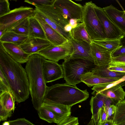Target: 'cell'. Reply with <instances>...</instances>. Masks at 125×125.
<instances>
[{
  "mask_svg": "<svg viewBox=\"0 0 125 125\" xmlns=\"http://www.w3.org/2000/svg\"><path fill=\"white\" fill-rule=\"evenodd\" d=\"M42 106H45L51 110L62 120L71 115V108L66 106L43 103Z\"/></svg>",
  "mask_w": 125,
  "mask_h": 125,
  "instance_id": "obj_25",
  "label": "cell"
},
{
  "mask_svg": "<svg viewBox=\"0 0 125 125\" xmlns=\"http://www.w3.org/2000/svg\"><path fill=\"white\" fill-rule=\"evenodd\" d=\"M10 4L7 0H0V17L9 12L10 10Z\"/></svg>",
  "mask_w": 125,
  "mask_h": 125,
  "instance_id": "obj_37",
  "label": "cell"
},
{
  "mask_svg": "<svg viewBox=\"0 0 125 125\" xmlns=\"http://www.w3.org/2000/svg\"><path fill=\"white\" fill-rule=\"evenodd\" d=\"M28 38L27 36L21 35L12 31H6L0 37V42L10 43L20 45Z\"/></svg>",
  "mask_w": 125,
  "mask_h": 125,
  "instance_id": "obj_24",
  "label": "cell"
},
{
  "mask_svg": "<svg viewBox=\"0 0 125 125\" xmlns=\"http://www.w3.org/2000/svg\"><path fill=\"white\" fill-rule=\"evenodd\" d=\"M90 44L94 64L98 66L109 65L112 61V52L106 48L92 42Z\"/></svg>",
  "mask_w": 125,
  "mask_h": 125,
  "instance_id": "obj_13",
  "label": "cell"
},
{
  "mask_svg": "<svg viewBox=\"0 0 125 125\" xmlns=\"http://www.w3.org/2000/svg\"><path fill=\"white\" fill-rule=\"evenodd\" d=\"M1 42L6 52L16 62L21 64L27 63L28 61L31 54L25 52L19 45L10 43Z\"/></svg>",
  "mask_w": 125,
  "mask_h": 125,
  "instance_id": "obj_16",
  "label": "cell"
},
{
  "mask_svg": "<svg viewBox=\"0 0 125 125\" xmlns=\"http://www.w3.org/2000/svg\"><path fill=\"white\" fill-rule=\"evenodd\" d=\"M2 125H10V124L9 121H5L3 123Z\"/></svg>",
  "mask_w": 125,
  "mask_h": 125,
  "instance_id": "obj_48",
  "label": "cell"
},
{
  "mask_svg": "<svg viewBox=\"0 0 125 125\" xmlns=\"http://www.w3.org/2000/svg\"><path fill=\"white\" fill-rule=\"evenodd\" d=\"M36 11L42 18L50 26L68 40H69L71 37L70 32H65L63 28L52 21L45 15L41 12Z\"/></svg>",
  "mask_w": 125,
  "mask_h": 125,
  "instance_id": "obj_31",
  "label": "cell"
},
{
  "mask_svg": "<svg viewBox=\"0 0 125 125\" xmlns=\"http://www.w3.org/2000/svg\"><path fill=\"white\" fill-rule=\"evenodd\" d=\"M114 125H125V122L118 124Z\"/></svg>",
  "mask_w": 125,
  "mask_h": 125,
  "instance_id": "obj_49",
  "label": "cell"
},
{
  "mask_svg": "<svg viewBox=\"0 0 125 125\" xmlns=\"http://www.w3.org/2000/svg\"><path fill=\"white\" fill-rule=\"evenodd\" d=\"M120 79L100 77L93 74L91 72L87 73L81 76L82 82L89 87L112 83Z\"/></svg>",
  "mask_w": 125,
  "mask_h": 125,
  "instance_id": "obj_20",
  "label": "cell"
},
{
  "mask_svg": "<svg viewBox=\"0 0 125 125\" xmlns=\"http://www.w3.org/2000/svg\"><path fill=\"white\" fill-rule=\"evenodd\" d=\"M124 82L123 83H122L123 82L121 83L109 88L101 91L98 93L92 94L94 95L95 94L99 93L111 99L116 105L119 102L124 100L125 92L122 87V85H123Z\"/></svg>",
  "mask_w": 125,
  "mask_h": 125,
  "instance_id": "obj_19",
  "label": "cell"
},
{
  "mask_svg": "<svg viewBox=\"0 0 125 125\" xmlns=\"http://www.w3.org/2000/svg\"><path fill=\"white\" fill-rule=\"evenodd\" d=\"M10 125H35L25 118L9 121Z\"/></svg>",
  "mask_w": 125,
  "mask_h": 125,
  "instance_id": "obj_38",
  "label": "cell"
},
{
  "mask_svg": "<svg viewBox=\"0 0 125 125\" xmlns=\"http://www.w3.org/2000/svg\"><path fill=\"white\" fill-rule=\"evenodd\" d=\"M6 91L11 93L8 80L2 71L0 69V94Z\"/></svg>",
  "mask_w": 125,
  "mask_h": 125,
  "instance_id": "obj_33",
  "label": "cell"
},
{
  "mask_svg": "<svg viewBox=\"0 0 125 125\" xmlns=\"http://www.w3.org/2000/svg\"><path fill=\"white\" fill-rule=\"evenodd\" d=\"M73 52L71 42L68 41L61 45L56 46L52 44L40 51L38 53L46 59L58 62L60 60H64L69 57Z\"/></svg>",
  "mask_w": 125,
  "mask_h": 125,
  "instance_id": "obj_7",
  "label": "cell"
},
{
  "mask_svg": "<svg viewBox=\"0 0 125 125\" xmlns=\"http://www.w3.org/2000/svg\"><path fill=\"white\" fill-rule=\"evenodd\" d=\"M92 96L90 101L91 111L95 125H99L100 109L104 104L107 98L99 93H96Z\"/></svg>",
  "mask_w": 125,
  "mask_h": 125,
  "instance_id": "obj_18",
  "label": "cell"
},
{
  "mask_svg": "<svg viewBox=\"0 0 125 125\" xmlns=\"http://www.w3.org/2000/svg\"><path fill=\"white\" fill-rule=\"evenodd\" d=\"M55 0H25L24 2L35 7L43 5H53Z\"/></svg>",
  "mask_w": 125,
  "mask_h": 125,
  "instance_id": "obj_34",
  "label": "cell"
},
{
  "mask_svg": "<svg viewBox=\"0 0 125 125\" xmlns=\"http://www.w3.org/2000/svg\"><path fill=\"white\" fill-rule=\"evenodd\" d=\"M61 65L66 83L74 86L82 82L83 74L91 72L96 66L94 62L90 61L69 57L64 60Z\"/></svg>",
  "mask_w": 125,
  "mask_h": 125,
  "instance_id": "obj_4",
  "label": "cell"
},
{
  "mask_svg": "<svg viewBox=\"0 0 125 125\" xmlns=\"http://www.w3.org/2000/svg\"><path fill=\"white\" fill-rule=\"evenodd\" d=\"M36 12L32 8L21 6L0 17V30L6 31L13 24L22 19L34 16Z\"/></svg>",
  "mask_w": 125,
  "mask_h": 125,
  "instance_id": "obj_6",
  "label": "cell"
},
{
  "mask_svg": "<svg viewBox=\"0 0 125 125\" xmlns=\"http://www.w3.org/2000/svg\"><path fill=\"white\" fill-rule=\"evenodd\" d=\"M96 4L91 1L84 5L82 22L91 40H106L104 32L95 10Z\"/></svg>",
  "mask_w": 125,
  "mask_h": 125,
  "instance_id": "obj_5",
  "label": "cell"
},
{
  "mask_svg": "<svg viewBox=\"0 0 125 125\" xmlns=\"http://www.w3.org/2000/svg\"><path fill=\"white\" fill-rule=\"evenodd\" d=\"M42 72L46 83L63 77L62 65L58 62L45 59L42 64Z\"/></svg>",
  "mask_w": 125,
  "mask_h": 125,
  "instance_id": "obj_11",
  "label": "cell"
},
{
  "mask_svg": "<svg viewBox=\"0 0 125 125\" xmlns=\"http://www.w3.org/2000/svg\"><path fill=\"white\" fill-rule=\"evenodd\" d=\"M121 47L111 54L112 57H115L125 54V34L122 36L120 39Z\"/></svg>",
  "mask_w": 125,
  "mask_h": 125,
  "instance_id": "obj_36",
  "label": "cell"
},
{
  "mask_svg": "<svg viewBox=\"0 0 125 125\" xmlns=\"http://www.w3.org/2000/svg\"><path fill=\"white\" fill-rule=\"evenodd\" d=\"M115 24L125 34V14L124 11L118 10L112 4L103 8Z\"/></svg>",
  "mask_w": 125,
  "mask_h": 125,
  "instance_id": "obj_17",
  "label": "cell"
},
{
  "mask_svg": "<svg viewBox=\"0 0 125 125\" xmlns=\"http://www.w3.org/2000/svg\"><path fill=\"white\" fill-rule=\"evenodd\" d=\"M116 107L115 105L112 104L110 106L107 112L108 120L111 119V118L112 116L113 119V115L116 111Z\"/></svg>",
  "mask_w": 125,
  "mask_h": 125,
  "instance_id": "obj_43",
  "label": "cell"
},
{
  "mask_svg": "<svg viewBox=\"0 0 125 125\" xmlns=\"http://www.w3.org/2000/svg\"><path fill=\"white\" fill-rule=\"evenodd\" d=\"M69 41L71 42L73 48V52L70 58L81 59L94 63L90 44L85 41L74 40L71 36Z\"/></svg>",
  "mask_w": 125,
  "mask_h": 125,
  "instance_id": "obj_10",
  "label": "cell"
},
{
  "mask_svg": "<svg viewBox=\"0 0 125 125\" xmlns=\"http://www.w3.org/2000/svg\"><path fill=\"white\" fill-rule=\"evenodd\" d=\"M108 69L111 71L125 73V65L110 64Z\"/></svg>",
  "mask_w": 125,
  "mask_h": 125,
  "instance_id": "obj_40",
  "label": "cell"
},
{
  "mask_svg": "<svg viewBox=\"0 0 125 125\" xmlns=\"http://www.w3.org/2000/svg\"><path fill=\"white\" fill-rule=\"evenodd\" d=\"M0 69L8 80L15 101L19 103L28 99L30 90L25 69L10 57L0 42Z\"/></svg>",
  "mask_w": 125,
  "mask_h": 125,
  "instance_id": "obj_1",
  "label": "cell"
},
{
  "mask_svg": "<svg viewBox=\"0 0 125 125\" xmlns=\"http://www.w3.org/2000/svg\"><path fill=\"white\" fill-rule=\"evenodd\" d=\"M125 81V76L119 80L114 82L94 86L92 88V89L94 91L92 94L98 93L101 91L109 88Z\"/></svg>",
  "mask_w": 125,
  "mask_h": 125,
  "instance_id": "obj_32",
  "label": "cell"
},
{
  "mask_svg": "<svg viewBox=\"0 0 125 125\" xmlns=\"http://www.w3.org/2000/svg\"><path fill=\"white\" fill-rule=\"evenodd\" d=\"M57 124V125H78V118L70 115Z\"/></svg>",
  "mask_w": 125,
  "mask_h": 125,
  "instance_id": "obj_35",
  "label": "cell"
},
{
  "mask_svg": "<svg viewBox=\"0 0 125 125\" xmlns=\"http://www.w3.org/2000/svg\"><path fill=\"white\" fill-rule=\"evenodd\" d=\"M29 38L47 39L42 27L34 16L29 18Z\"/></svg>",
  "mask_w": 125,
  "mask_h": 125,
  "instance_id": "obj_22",
  "label": "cell"
},
{
  "mask_svg": "<svg viewBox=\"0 0 125 125\" xmlns=\"http://www.w3.org/2000/svg\"><path fill=\"white\" fill-rule=\"evenodd\" d=\"M108 66H96L91 72L93 75L105 78L121 79L125 76V73L110 71Z\"/></svg>",
  "mask_w": 125,
  "mask_h": 125,
  "instance_id": "obj_21",
  "label": "cell"
},
{
  "mask_svg": "<svg viewBox=\"0 0 125 125\" xmlns=\"http://www.w3.org/2000/svg\"><path fill=\"white\" fill-rule=\"evenodd\" d=\"M124 12H125V10H124Z\"/></svg>",
  "mask_w": 125,
  "mask_h": 125,
  "instance_id": "obj_50",
  "label": "cell"
},
{
  "mask_svg": "<svg viewBox=\"0 0 125 125\" xmlns=\"http://www.w3.org/2000/svg\"><path fill=\"white\" fill-rule=\"evenodd\" d=\"M34 16L42 27L47 40L52 45L56 46L60 45L69 41L49 25L36 12Z\"/></svg>",
  "mask_w": 125,
  "mask_h": 125,
  "instance_id": "obj_14",
  "label": "cell"
},
{
  "mask_svg": "<svg viewBox=\"0 0 125 125\" xmlns=\"http://www.w3.org/2000/svg\"><path fill=\"white\" fill-rule=\"evenodd\" d=\"M121 37L114 39L92 40V41L106 48L112 53L121 47L120 42Z\"/></svg>",
  "mask_w": 125,
  "mask_h": 125,
  "instance_id": "obj_29",
  "label": "cell"
},
{
  "mask_svg": "<svg viewBox=\"0 0 125 125\" xmlns=\"http://www.w3.org/2000/svg\"><path fill=\"white\" fill-rule=\"evenodd\" d=\"M15 101L11 92L6 91L0 94V105L6 109L14 112Z\"/></svg>",
  "mask_w": 125,
  "mask_h": 125,
  "instance_id": "obj_28",
  "label": "cell"
},
{
  "mask_svg": "<svg viewBox=\"0 0 125 125\" xmlns=\"http://www.w3.org/2000/svg\"><path fill=\"white\" fill-rule=\"evenodd\" d=\"M70 33L72 37L76 40L85 41L90 44L92 42L82 22L79 23L75 28L73 29Z\"/></svg>",
  "mask_w": 125,
  "mask_h": 125,
  "instance_id": "obj_23",
  "label": "cell"
},
{
  "mask_svg": "<svg viewBox=\"0 0 125 125\" xmlns=\"http://www.w3.org/2000/svg\"><path fill=\"white\" fill-rule=\"evenodd\" d=\"M95 10L104 30L106 40L118 39L124 34L107 16L103 8L96 5Z\"/></svg>",
  "mask_w": 125,
  "mask_h": 125,
  "instance_id": "obj_9",
  "label": "cell"
},
{
  "mask_svg": "<svg viewBox=\"0 0 125 125\" xmlns=\"http://www.w3.org/2000/svg\"><path fill=\"white\" fill-rule=\"evenodd\" d=\"M38 111L40 118L49 123L57 124L62 120L52 111L45 106H42Z\"/></svg>",
  "mask_w": 125,
  "mask_h": 125,
  "instance_id": "obj_27",
  "label": "cell"
},
{
  "mask_svg": "<svg viewBox=\"0 0 125 125\" xmlns=\"http://www.w3.org/2000/svg\"><path fill=\"white\" fill-rule=\"evenodd\" d=\"M86 125H95L93 120L92 119Z\"/></svg>",
  "mask_w": 125,
  "mask_h": 125,
  "instance_id": "obj_47",
  "label": "cell"
},
{
  "mask_svg": "<svg viewBox=\"0 0 125 125\" xmlns=\"http://www.w3.org/2000/svg\"><path fill=\"white\" fill-rule=\"evenodd\" d=\"M99 125H114V124L113 120L110 119L108 120L105 122L100 123Z\"/></svg>",
  "mask_w": 125,
  "mask_h": 125,
  "instance_id": "obj_46",
  "label": "cell"
},
{
  "mask_svg": "<svg viewBox=\"0 0 125 125\" xmlns=\"http://www.w3.org/2000/svg\"><path fill=\"white\" fill-rule=\"evenodd\" d=\"M6 31H12L19 34L28 36L29 18H25L17 22L8 29Z\"/></svg>",
  "mask_w": 125,
  "mask_h": 125,
  "instance_id": "obj_26",
  "label": "cell"
},
{
  "mask_svg": "<svg viewBox=\"0 0 125 125\" xmlns=\"http://www.w3.org/2000/svg\"><path fill=\"white\" fill-rule=\"evenodd\" d=\"M53 4L68 21L70 19H73L82 22L83 6L81 4L70 0H55Z\"/></svg>",
  "mask_w": 125,
  "mask_h": 125,
  "instance_id": "obj_8",
  "label": "cell"
},
{
  "mask_svg": "<svg viewBox=\"0 0 125 125\" xmlns=\"http://www.w3.org/2000/svg\"><path fill=\"white\" fill-rule=\"evenodd\" d=\"M107 120V114L105 106H104L100 109L99 114V123L105 122Z\"/></svg>",
  "mask_w": 125,
  "mask_h": 125,
  "instance_id": "obj_42",
  "label": "cell"
},
{
  "mask_svg": "<svg viewBox=\"0 0 125 125\" xmlns=\"http://www.w3.org/2000/svg\"><path fill=\"white\" fill-rule=\"evenodd\" d=\"M45 59L38 53L32 54L30 56L25 68L32 103L37 111L43 103L47 87L42 72V64Z\"/></svg>",
  "mask_w": 125,
  "mask_h": 125,
  "instance_id": "obj_2",
  "label": "cell"
},
{
  "mask_svg": "<svg viewBox=\"0 0 125 125\" xmlns=\"http://www.w3.org/2000/svg\"><path fill=\"white\" fill-rule=\"evenodd\" d=\"M79 23L80 22L79 21L76 19H71L69 21V23L72 26L73 29L75 28Z\"/></svg>",
  "mask_w": 125,
  "mask_h": 125,
  "instance_id": "obj_44",
  "label": "cell"
},
{
  "mask_svg": "<svg viewBox=\"0 0 125 125\" xmlns=\"http://www.w3.org/2000/svg\"><path fill=\"white\" fill-rule=\"evenodd\" d=\"M12 111L7 110L0 105V121L6 120L8 118L10 117L12 114Z\"/></svg>",
  "mask_w": 125,
  "mask_h": 125,
  "instance_id": "obj_39",
  "label": "cell"
},
{
  "mask_svg": "<svg viewBox=\"0 0 125 125\" xmlns=\"http://www.w3.org/2000/svg\"><path fill=\"white\" fill-rule=\"evenodd\" d=\"M89 96L86 89L82 90L76 86L67 83H57L47 86L43 103L71 108L74 105L86 100Z\"/></svg>",
  "mask_w": 125,
  "mask_h": 125,
  "instance_id": "obj_3",
  "label": "cell"
},
{
  "mask_svg": "<svg viewBox=\"0 0 125 125\" xmlns=\"http://www.w3.org/2000/svg\"><path fill=\"white\" fill-rule=\"evenodd\" d=\"M72 29V27L69 23L66 24L64 27V31L67 32H71Z\"/></svg>",
  "mask_w": 125,
  "mask_h": 125,
  "instance_id": "obj_45",
  "label": "cell"
},
{
  "mask_svg": "<svg viewBox=\"0 0 125 125\" xmlns=\"http://www.w3.org/2000/svg\"><path fill=\"white\" fill-rule=\"evenodd\" d=\"M110 64L125 65V54L115 57H112V62Z\"/></svg>",
  "mask_w": 125,
  "mask_h": 125,
  "instance_id": "obj_41",
  "label": "cell"
},
{
  "mask_svg": "<svg viewBox=\"0 0 125 125\" xmlns=\"http://www.w3.org/2000/svg\"><path fill=\"white\" fill-rule=\"evenodd\" d=\"M52 44L47 39L28 37L19 46L25 52L31 54L37 53Z\"/></svg>",
  "mask_w": 125,
  "mask_h": 125,
  "instance_id": "obj_15",
  "label": "cell"
},
{
  "mask_svg": "<svg viewBox=\"0 0 125 125\" xmlns=\"http://www.w3.org/2000/svg\"><path fill=\"white\" fill-rule=\"evenodd\" d=\"M115 105L116 110L113 119L114 125L125 122V100L119 102Z\"/></svg>",
  "mask_w": 125,
  "mask_h": 125,
  "instance_id": "obj_30",
  "label": "cell"
},
{
  "mask_svg": "<svg viewBox=\"0 0 125 125\" xmlns=\"http://www.w3.org/2000/svg\"><path fill=\"white\" fill-rule=\"evenodd\" d=\"M35 9L63 29L64 26L69 23L68 21L64 18L59 10L54 4L36 6Z\"/></svg>",
  "mask_w": 125,
  "mask_h": 125,
  "instance_id": "obj_12",
  "label": "cell"
}]
</instances>
